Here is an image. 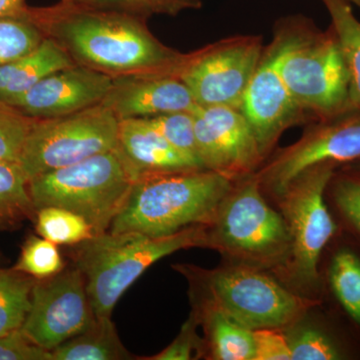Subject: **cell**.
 Segmentation results:
<instances>
[{
	"label": "cell",
	"instance_id": "obj_25",
	"mask_svg": "<svg viewBox=\"0 0 360 360\" xmlns=\"http://www.w3.org/2000/svg\"><path fill=\"white\" fill-rule=\"evenodd\" d=\"M34 220L37 233L56 245H78L94 236L82 215L58 206L39 208Z\"/></svg>",
	"mask_w": 360,
	"mask_h": 360
},
{
	"label": "cell",
	"instance_id": "obj_39",
	"mask_svg": "<svg viewBox=\"0 0 360 360\" xmlns=\"http://www.w3.org/2000/svg\"><path fill=\"white\" fill-rule=\"evenodd\" d=\"M348 1L350 2L352 4H354V6H356L360 8V0H348Z\"/></svg>",
	"mask_w": 360,
	"mask_h": 360
},
{
	"label": "cell",
	"instance_id": "obj_28",
	"mask_svg": "<svg viewBox=\"0 0 360 360\" xmlns=\"http://www.w3.org/2000/svg\"><path fill=\"white\" fill-rule=\"evenodd\" d=\"M66 267L58 245L41 236H28L21 246L20 257L13 269L35 279L56 276Z\"/></svg>",
	"mask_w": 360,
	"mask_h": 360
},
{
	"label": "cell",
	"instance_id": "obj_16",
	"mask_svg": "<svg viewBox=\"0 0 360 360\" xmlns=\"http://www.w3.org/2000/svg\"><path fill=\"white\" fill-rule=\"evenodd\" d=\"M101 103L120 120L193 111L198 106L191 90L175 75L113 78Z\"/></svg>",
	"mask_w": 360,
	"mask_h": 360
},
{
	"label": "cell",
	"instance_id": "obj_2",
	"mask_svg": "<svg viewBox=\"0 0 360 360\" xmlns=\"http://www.w3.org/2000/svg\"><path fill=\"white\" fill-rule=\"evenodd\" d=\"M232 187L233 180L208 169L141 175L108 231L161 238L208 225Z\"/></svg>",
	"mask_w": 360,
	"mask_h": 360
},
{
	"label": "cell",
	"instance_id": "obj_9",
	"mask_svg": "<svg viewBox=\"0 0 360 360\" xmlns=\"http://www.w3.org/2000/svg\"><path fill=\"white\" fill-rule=\"evenodd\" d=\"M120 120L99 103L70 115L33 120L18 165L28 181L117 148Z\"/></svg>",
	"mask_w": 360,
	"mask_h": 360
},
{
	"label": "cell",
	"instance_id": "obj_24",
	"mask_svg": "<svg viewBox=\"0 0 360 360\" xmlns=\"http://www.w3.org/2000/svg\"><path fill=\"white\" fill-rule=\"evenodd\" d=\"M37 279L13 269H0V335L18 330L25 323Z\"/></svg>",
	"mask_w": 360,
	"mask_h": 360
},
{
	"label": "cell",
	"instance_id": "obj_37",
	"mask_svg": "<svg viewBox=\"0 0 360 360\" xmlns=\"http://www.w3.org/2000/svg\"><path fill=\"white\" fill-rule=\"evenodd\" d=\"M28 8L25 0H0V16L22 15Z\"/></svg>",
	"mask_w": 360,
	"mask_h": 360
},
{
	"label": "cell",
	"instance_id": "obj_6",
	"mask_svg": "<svg viewBox=\"0 0 360 360\" xmlns=\"http://www.w3.org/2000/svg\"><path fill=\"white\" fill-rule=\"evenodd\" d=\"M135 177L117 148L28 181L35 210L58 206L82 215L96 234L110 231Z\"/></svg>",
	"mask_w": 360,
	"mask_h": 360
},
{
	"label": "cell",
	"instance_id": "obj_21",
	"mask_svg": "<svg viewBox=\"0 0 360 360\" xmlns=\"http://www.w3.org/2000/svg\"><path fill=\"white\" fill-rule=\"evenodd\" d=\"M52 360L136 359L123 345L111 317H96L84 333L51 350Z\"/></svg>",
	"mask_w": 360,
	"mask_h": 360
},
{
	"label": "cell",
	"instance_id": "obj_3",
	"mask_svg": "<svg viewBox=\"0 0 360 360\" xmlns=\"http://www.w3.org/2000/svg\"><path fill=\"white\" fill-rule=\"evenodd\" d=\"M208 248L206 225L153 238L139 232L96 234L71 246L68 255L85 279L96 317H111L118 300L156 262L186 248Z\"/></svg>",
	"mask_w": 360,
	"mask_h": 360
},
{
	"label": "cell",
	"instance_id": "obj_4",
	"mask_svg": "<svg viewBox=\"0 0 360 360\" xmlns=\"http://www.w3.org/2000/svg\"><path fill=\"white\" fill-rule=\"evenodd\" d=\"M278 68L297 105L315 122L354 110L349 101V75L333 27L317 30L311 21H281Z\"/></svg>",
	"mask_w": 360,
	"mask_h": 360
},
{
	"label": "cell",
	"instance_id": "obj_22",
	"mask_svg": "<svg viewBox=\"0 0 360 360\" xmlns=\"http://www.w3.org/2000/svg\"><path fill=\"white\" fill-rule=\"evenodd\" d=\"M331 18L349 75V101L360 110V21L348 0H321Z\"/></svg>",
	"mask_w": 360,
	"mask_h": 360
},
{
	"label": "cell",
	"instance_id": "obj_8",
	"mask_svg": "<svg viewBox=\"0 0 360 360\" xmlns=\"http://www.w3.org/2000/svg\"><path fill=\"white\" fill-rule=\"evenodd\" d=\"M338 167L335 162L314 165L278 194L290 236V253L281 267L291 281L307 290L319 288L322 252L340 231L326 201L329 182Z\"/></svg>",
	"mask_w": 360,
	"mask_h": 360
},
{
	"label": "cell",
	"instance_id": "obj_13",
	"mask_svg": "<svg viewBox=\"0 0 360 360\" xmlns=\"http://www.w3.org/2000/svg\"><path fill=\"white\" fill-rule=\"evenodd\" d=\"M201 163L233 180L252 174L264 160L243 111L231 106H196L193 111Z\"/></svg>",
	"mask_w": 360,
	"mask_h": 360
},
{
	"label": "cell",
	"instance_id": "obj_26",
	"mask_svg": "<svg viewBox=\"0 0 360 360\" xmlns=\"http://www.w3.org/2000/svg\"><path fill=\"white\" fill-rule=\"evenodd\" d=\"M292 360L348 359L349 348L330 329L309 326L288 335Z\"/></svg>",
	"mask_w": 360,
	"mask_h": 360
},
{
	"label": "cell",
	"instance_id": "obj_5",
	"mask_svg": "<svg viewBox=\"0 0 360 360\" xmlns=\"http://www.w3.org/2000/svg\"><path fill=\"white\" fill-rule=\"evenodd\" d=\"M175 269L188 277L194 290H200L196 304L219 310L251 330L288 328L321 304L319 300L291 292L248 265L215 270L186 265Z\"/></svg>",
	"mask_w": 360,
	"mask_h": 360
},
{
	"label": "cell",
	"instance_id": "obj_11",
	"mask_svg": "<svg viewBox=\"0 0 360 360\" xmlns=\"http://www.w3.org/2000/svg\"><path fill=\"white\" fill-rule=\"evenodd\" d=\"M360 160V110L317 120L292 146L279 150L255 172L260 186L277 195L309 168L324 162L347 165Z\"/></svg>",
	"mask_w": 360,
	"mask_h": 360
},
{
	"label": "cell",
	"instance_id": "obj_7",
	"mask_svg": "<svg viewBox=\"0 0 360 360\" xmlns=\"http://www.w3.org/2000/svg\"><path fill=\"white\" fill-rule=\"evenodd\" d=\"M206 231L208 248L246 265L283 264L290 253L285 220L267 205L255 174L232 187Z\"/></svg>",
	"mask_w": 360,
	"mask_h": 360
},
{
	"label": "cell",
	"instance_id": "obj_1",
	"mask_svg": "<svg viewBox=\"0 0 360 360\" xmlns=\"http://www.w3.org/2000/svg\"><path fill=\"white\" fill-rule=\"evenodd\" d=\"M28 15L78 65L112 78L175 75L186 54L149 32L146 18L60 1Z\"/></svg>",
	"mask_w": 360,
	"mask_h": 360
},
{
	"label": "cell",
	"instance_id": "obj_32",
	"mask_svg": "<svg viewBox=\"0 0 360 360\" xmlns=\"http://www.w3.org/2000/svg\"><path fill=\"white\" fill-rule=\"evenodd\" d=\"M200 326L198 316L193 311L191 317L182 326L179 335L172 345H168L160 354L150 357H142L143 360H191L198 359L205 352V342L196 333Z\"/></svg>",
	"mask_w": 360,
	"mask_h": 360
},
{
	"label": "cell",
	"instance_id": "obj_30",
	"mask_svg": "<svg viewBox=\"0 0 360 360\" xmlns=\"http://www.w3.org/2000/svg\"><path fill=\"white\" fill-rule=\"evenodd\" d=\"M328 187L338 217L354 236L360 238V176L336 170Z\"/></svg>",
	"mask_w": 360,
	"mask_h": 360
},
{
	"label": "cell",
	"instance_id": "obj_19",
	"mask_svg": "<svg viewBox=\"0 0 360 360\" xmlns=\"http://www.w3.org/2000/svg\"><path fill=\"white\" fill-rule=\"evenodd\" d=\"M326 269V283L341 311L360 335V248L338 241Z\"/></svg>",
	"mask_w": 360,
	"mask_h": 360
},
{
	"label": "cell",
	"instance_id": "obj_34",
	"mask_svg": "<svg viewBox=\"0 0 360 360\" xmlns=\"http://www.w3.org/2000/svg\"><path fill=\"white\" fill-rule=\"evenodd\" d=\"M255 357L253 360H290L288 335L281 328L253 330Z\"/></svg>",
	"mask_w": 360,
	"mask_h": 360
},
{
	"label": "cell",
	"instance_id": "obj_12",
	"mask_svg": "<svg viewBox=\"0 0 360 360\" xmlns=\"http://www.w3.org/2000/svg\"><path fill=\"white\" fill-rule=\"evenodd\" d=\"M96 319L84 277L72 265L49 278L37 279L20 329L35 345L51 352L84 333Z\"/></svg>",
	"mask_w": 360,
	"mask_h": 360
},
{
	"label": "cell",
	"instance_id": "obj_10",
	"mask_svg": "<svg viewBox=\"0 0 360 360\" xmlns=\"http://www.w3.org/2000/svg\"><path fill=\"white\" fill-rule=\"evenodd\" d=\"M264 52L257 35H236L187 53L176 77L201 108L224 105L240 110L243 96Z\"/></svg>",
	"mask_w": 360,
	"mask_h": 360
},
{
	"label": "cell",
	"instance_id": "obj_40",
	"mask_svg": "<svg viewBox=\"0 0 360 360\" xmlns=\"http://www.w3.org/2000/svg\"><path fill=\"white\" fill-rule=\"evenodd\" d=\"M61 1L71 2V1H75V0H61Z\"/></svg>",
	"mask_w": 360,
	"mask_h": 360
},
{
	"label": "cell",
	"instance_id": "obj_17",
	"mask_svg": "<svg viewBox=\"0 0 360 360\" xmlns=\"http://www.w3.org/2000/svg\"><path fill=\"white\" fill-rule=\"evenodd\" d=\"M117 149L135 179L146 174L205 169L176 150L146 118L120 120Z\"/></svg>",
	"mask_w": 360,
	"mask_h": 360
},
{
	"label": "cell",
	"instance_id": "obj_33",
	"mask_svg": "<svg viewBox=\"0 0 360 360\" xmlns=\"http://www.w3.org/2000/svg\"><path fill=\"white\" fill-rule=\"evenodd\" d=\"M0 360H52V354L35 345L18 329L0 335Z\"/></svg>",
	"mask_w": 360,
	"mask_h": 360
},
{
	"label": "cell",
	"instance_id": "obj_29",
	"mask_svg": "<svg viewBox=\"0 0 360 360\" xmlns=\"http://www.w3.org/2000/svg\"><path fill=\"white\" fill-rule=\"evenodd\" d=\"M193 111H176L146 117L176 150L203 167L196 146Z\"/></svg>",
	"mask_w": 360,
	"mask_h": 360
},
{
	"label": "cell",
	"instance_id": "obj_15",
	"mask_svg": "<svg viewBox=\"0 0 360 360\" xmlns=\"http://www.w3.org/2000/svg\"><path fill=\"white\" fill-rule=\"evenodd\" d=\"M112 82L110 75L77 65L47 75L4 104L32 120L59 117L101 103Z\"/></svg>",
	"mask_w": 360,
	"mask_h": 360
},
{
	"label": "cell",
	"instance_id": "obj_23",
	"mask_svg": "<svg viewBox=\"0 0 360 360\" xmlns=\"http://www.w3.org/2000/svg\"><path fill=\"white\" fill-rule=\"evenodd\" d=\"M35 214L28 179L20 165L0 161V231L16 229L25 220H34Z\"/></svg>",
	"mask_w": 360,
	"mask_h": 360
},
{
	"label": "cell",
	"instance_id": "obj_27",
	"mask_svg": "<svg viewBox=\"0 0 360 360\" xmlns=\"http://www.w3.org/2000/svg\"><path fill=\"white\" fill-rule=\"evenodd\" d=\"M44 39L28 11L22 15L0 16V65L30 53Z\"/></svg>",
	"mask_w": 360,
	"mask_h": 360
},
{
	"label": "cell",
	"instance_id": "obj_36",
	"mask_svg": "<svg viewBox=\"0 0 360 360\" xmlns=\"http://www.w3.org/2000/svg\"><path fill=\"white\" fill-rule=\"evenodd\" d=\"M153 13L168 14L175 16L186 9H200L201 0H148Z\"/></svg>",
	"mask_w": 360,
	"mask_h": 360
},
{
	"label": "cell",
	"instance_id": "obj_35",
	"mask_svg": "<svg viewBox=\"0 0 360 360\" xmlns=\"http://www.w3.org/2000/svg\"><path fill=\"white\" fill-rule=\"evenodd\" d=\"M71 2H77L94 8L132 14L146 20L153 14L149 7L148 0H75Z\"/></svg>",
	"mask_w": 360,
	"mask_h": 360
},
{
	"label": "cell",
	"instance_id": "obj_18",
	"mask_svg": "<svg viewBox=\"0 0 360 360\" xmlns=\"http://www.w3.org/2000/svg\"><path fill=\"white\" fill-rule=\"evenodd\" d=\"M77 65L68 52L49 37L22 58L0 65V103L25 94L56 71Z\"/></svg>",
	"mask_w": 360,
	"mask_h": 360
},
{
	"label": "cell",
	"instance_id": "obj_31",
	"mask_svg": "<svg viewBox=\"0 0 360 360\" xmlns=\"http://www.w3.org/2000/svg\"><path fill=\"white\" fill-rule=\"evenodd\" d=\"M32 122L0 103V161L18 163Z\"/></svg>",
	"mask_w": 360,
	"mask_h": 360
},
{
	"label": "cell",
	"instance_id": "obj_14",
	"mask_svg": "<svg viewBox=\"0 0 360 360\" xmlns=\"http://www.w3.org/2000/svg\"><path fill=\"white\" fill-rule=\"evenodd\" d=\"M278 56L279 42L274 35V40L264 49L240 106L264 156L286 129L307 117L281 77Z\"/></svg>",
	"mask_w": 360,
	"mask_h": 360
},
{
	"label": "cell",
	"instance_id": "obj_20",
	"mask_svg": "<svg viewBox=\"0 0 360 360\" xmlns=\"http://www.w3.org/2000/svg\"><path fill=\"white\" fill-rule=\"evenodd\" d=\"M200 324L205 326L212 359L219 360H253V330L229 319L219 310L195 304L193 310Z\"/></svg>",
	"mask_w": 360,
	"mask_h": 360
},
{
	"label": "cell",
	"instance_id": "obj_38",
	"mask_svg": "<svg viewBox=\"0 0 360 360\" xmlns=\"http://www.w3.org/2000/svg\"><path fill=\"white\" fill-rule=\"evenodd\" d=\"M341 170H345V172H349V174H356L360 176V160L341 165Z\"/></svg>",
	"mask_w": 360,
	"mask_h": 360
}]
</instances>
